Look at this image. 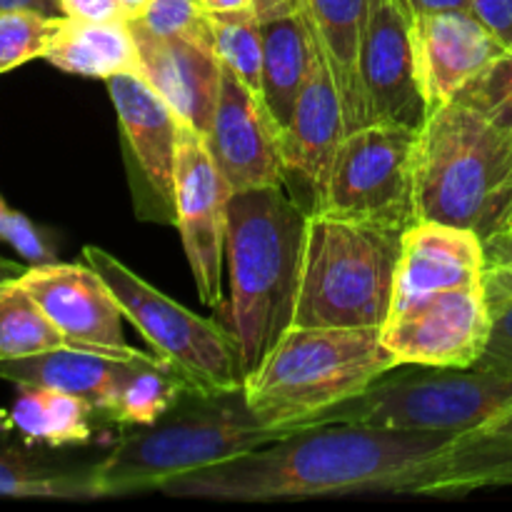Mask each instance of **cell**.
I'll return each instance as SVG.
<instances>
[{
    "mask_svg": "<svg viewBox=\"0 0 512 512\" xmlns=\"http://www.w3.org/2000/svg\"><path fill=\"white\" fill-rule=\"evenodd\" d=\"M485 488L475 430L460 435L328 423L168 480V498L275 503L340 495H468Z\"/></svg>",
    "mask_w": 512,
    "mask_h": 512,
    "instance_id": "1",
    "label": "cell"
},
{
    "mask_svg": "<svg viewBox=\"0 0 512 512\" xmlns=\"http://www.w3.org/2000/svg\"><path fill=\"white\" fill-rule=\"evenodd\" d=\"M308 213L285 188L235 193L228 205V330L240 373H253L293 328Z\"/></svg>",
    "mask_w": 512,
    "mask_h": 512,
    "instance_id": "2",
    "label": "cell"
},
{
    "mask_svg": "<svg viewBox=\"0 0 512 512\" xmlns=\"http://www.w3.org/2000/svg\"><path fill=\"white\" fill-rule=\"evenodd\" d=\"M393 368L380 328L293 325L245 375V403L263 425L308 430Z\"/></svg>",
    "mask_w": 512,
    "mask_h": 512,
    "instance_id": "3",
    "label": "cell"
},
{
    "mask_svg": "<svg viewBox=\"0 0 512 512\" xmlns=\"http://www.w3.org/2000/svg\"><path fill=\"white\" fill-rule=\"evenodd\" d=\"M418 220L470 228L485 240L512 215V133L460 100L428 113L415 163Z\"/></svg>",
    "mask_w": 512,
    "mask_h": 512,
    "instance_id": "4",
    "label": "cell"
},
{
    "mask_svg": "<svg viewBox=\"0 0 512 512\" xmlns=\"http://www.w3.org/2000/svg\"><path fill=\"white\" fill-rule=\"evenodd\" d=\"M300 430L270 428L253 415L243 390L198 398L193 410L165 415L155 425L123 435L110 455L93 465L100 498L150 493L168 480L228 463Z\"/></svg>",
    "mask_w": 512,
    "mask_h": 512,
    "instance_id": "5",
    "label": "cell"
},
{
    "mask_svg": "<svg viewBox=\"0 0 512 512\" xmlns=\"http://www.w3.org/2000/svg\"><path fill=\"white\" fill-rule=\"evenodd\" d=\"M403 230L310 213L293 325L383 328L393 310Z\"/></svg>",
    "mask_w": 512,
    "mask_h": 512,
    "instance_id": "6",
    "label": "cell"
},
{
    "mask_svg": "<svg viewBox=\"0 0 512 512\" xmlns=\"http://www.w3.org/2000/svg\"><path fill=\"white\" fill-rule=\"evenodd\" d=\"M408 365L380 375L363 395L330 410L320 425L355 423L420 433H470L512 405V378L478 368Z\"/></svg>",
    "mask_w": 512,
    "mask_h": 512,
    "instance_id": "7",
    "label": "cell"
},
{
    "mask_svg": "<svg viewBox=\"0 0 512 512\" xmlns=\"http://www.w3.org/2000/svg\"><path fill=\"white\" fill-rule=\"evenodd\" d=\"M83 258L103 275L125 318L148 340L153 353L188 383L193 398L243 390L238 345L228 328L190 313L98 245H85Z\"/></svg>",
    "mask_w": 512,
    "mask_h": 512,
    "instance_id": "8",
    "label": "cell"
},
{
    "mask_svg": "<svg viewBox=\"0 0 512 512\" xmlns=\"http://www.w3.org/2000/svg\"><path fill=\"white\" fill-rule=\"evenodd\" d=\"M418 135V128L395 123H370L345 135L318 213L400 230L413 225Z\"/></svg>",
    "mask_w": 512,
    "mask_h": 512,
    "instance_id": "9",
    "label": "cell"
},
{
    "mask_svg": "<svg viewBox=\"0 0 512 512\" xmlns=\"http://www.w3.org/2000/svg\"><path fill=\"white\" fill-rule=\"evenodd\" d=\"M118 113L128 183L140 220L175 225V173L183 120L140 75L105 80Z\"/></svg>",
    "mask_w": 512,
    "mask_h": 512,
    "instance_id": "10",
    "label": "cell"
},
{
    "mask_svg": "<svg viewBox=\"0 0 512 512\" xmlns=\"http://www.w3.org/2000/svg\"><path fill=\"white\" fill-rule=\"evenodd\" d=\"M230 198L233 190L210 158L205 138L183 123L175 173V228L183 240L195 288L208 308H218L223 300Z\"/></svg>",
    "mask_w": 512,
    "mask_h": 512,
    "instance_id": "11",
    "label": "cell"
},
{
    "mask_svg": "<svg viewBox=\"0 0 512 512\" xmlns=\"http://www.w3.org/2000/svg\"><path fill=\"white\" fill-rule=\"evenodd\" d=\"M490 333L483 283L445 290L413 308L390 313L380 328L398 365L473 368Z\"/></svg>",
    "mask_w": 512,
    "mask_h": 512,
    "instance_id": "12",
    "label": "cell"
},
{
    "mask_svg": "<svg viewBox=\"0 0 512 512\" xmlns=\"http://www.w3.org/2000/svg\"><path fill=\"white\" fill-rule=\"evenodd\" d=\"M70 348L138 358L123 335V308L103 275L90 265L43 263L18 275Z\"/></svg>",
    "mask_w": 512,
    "mask_h": 512,
    "instance_id": "13",
    "label": "cell"
},
{
    "mask_svg": "<svg viewBox=\"0 0 512 512\" xmlns=\"http://www.w3.org/2000/svg\"><path fill=\"white\" fill-rule=\"evenodd\" d=\"M345 135L348 125H345L340 93L315 43L310 78L295 103L288 125L280 133L285 170L283 188L308 215L323 208L330 170Z\"/></svg>",
    "mask_w": 512,
    "mask_h": 512,
    "instance_id": "14",
    "label": "cell"
},
{
    "mask_svg": "<svg viewBox=\"0 0 512 512\" xmlns=\"http://www.w3.org/2000/svg\"><path fill=\"white\" fill-rule=\"evenodd\" d=\"M203 138L233 195L283 188L285 170L278 123L270 115L263 95L250 90L225 68L213 123Z\"/></svg>",
    "mask_w": 512,
    "mask_h": 512,
    "instance_id": "15",
    "label": "cell"
},
{
    "mask_svg": "<svg viewBox=\"0 0 512 512\" xmlns=\"http://www.w3.org/2000/svg\"><path fill=\"white\" fill-rule=\"evenodd\" d=\"M360 75L370 123L423 128L428 108L415 65L413 13L405 0H368Z\"/></svg>",
    "mask_w": 512,
    "mask_h": 512,
    "instance_id": "16",
    "label": "cell"
},
{
    "mask_svg": "<svg viewBox=\"0 0 512 512\" xmlns=\"http://www.w3.org/2000/svg\"><path fill=\"white\" fill-rule=\"evenodd\" d=\"M418 83L428 113L458 98L505 45L470 10H435L413 15Z\"/></svg>",
    "mask_w": 512,
    "mask_h": 512,
    "instance_id": "17",
    "label": "cell"
},
{
    "mask_svg": "<svg viewBox=\"0 0 512 512\" xmlns=\"http://www.w3.org/2000/svg\"><path fill=\"white\" fill-rule=\"evenodd\" d=\"M485 268V243L475 230L415 220L403 230L390 313L413 308L445 290L483 283Z\"/></svg>",
    "mask_w": 512,
    "mask_h": 512,
    "instance_id": "18",
    "label": "cell"
},
{
    "mask_svg": "<svg viewBox=\"0 0 512 512\" xmlns=\"http://www.w3.org/2000/svg\"><path fill=\"white\" fill-rule=\"evenodd\" d=\"M140 58V78L173 108L183 123L205 135L213 123L223 65L208 45L185 38H163L138 20H128Z\"/></svg>",
    "mask_w": 512,
    "mask_h": 512,
    "instance_id": "19",
    "label": "cell"
},
{
    "mask_svg": "<svg viewBox=\"0 0 512 512\" xmlns=\"http://www.w3.org/2000/svg\"><path fill=\"white\" fill-rule=\"evenodd\" d=\"M150 358H155V353L118 358V355L65 345V348L30 355V358L0 360V380H8L13 385H45V388L78 395L85 403L93 405L95 415L110 418L130 375Z\"/></svg>",
    "mask_w": 512,
    "mask_h": 512,
    "instance_id": "20",
    "label": "cell"
},
{
    "mask_svg": "<svg viewBox=\"0 0 512 512\" xmlns=\"http://www.w3.org/2000/svg\"><path fill=\"white\" fill-rule=\"evenodd\" d=\"M310 33L328 63L343 103L348 133L370 125L360 58H363L368 0H303Z\"/></svg>",
    "mask_w": 512,
    "mask_h": 512,
    "instance_id": "21",
    "label": "cell"
},
{
    "mask_svg": "<svg viewBox=\"0 0 512 512\" xmlns=\"http://www.w3.org/2000/svg\"><path fill=\"white\" fill-rule=\"evenodd\" d=\"M315 38L305 13L263 23V100L280 133L293 115L295 103L310 78Z\"/></svg>",
    "mask_w": 512,
    "mask_h": 512,
    "instance_id": "22",
    "label": "cell"
},
{
    "mask_svg": "<svg viewBox=\"0 0 512 512\" xmlns=\"http://www.w3.org/2000/svg\"><path fill=\"white\" fill-rule=\"evenodd\" d=\"M45 60L58 70L83 78L108 80L113 75H140L138 45L128 20L85 23L68 18Z\"/></svg>",
    "mask_w": 512,
    "mask_h": 512,
    "instance_id": "23",
    "label": "cell"
},
{
    "mask_svg": "<svg viewBox=\"0 0 512 512\" xmlns=\"http://www.w3.org/2000/svg\"><path fill=\"white\" fill-rule=\"evenodd\" d=\"M13 405H10V423L23 438L45 443L50 448L88 443L93 428L90 418L95 415L93 405L78 395L63 390L45 388V385H15Z\"/></svg>",
    "mask_w": 512,
    "mask_h": 512,
    "instance_id": "24",
    "label": "cell"
},
{
    "mask_svg": "<svg viewBox=\"0 0 512 512\" xmlns=\"http://www.w3.org/2000/svg\"><path fill=\"white\" fill-rule=\"evenodd\" d=\"M0 498L100 500L93 468L68 470L18 448H0Z\"/></svg>",
    "mask_w": 512,
    "mask_h": 512,
    "instance_id": "25",
    "label": "cell"
},
{
    "mask_svg": "<svg viewBox=\"0 0 512 512\" xmlns=\"http://www.w3.org/2000/svg\"><path fill=\"white\" fill-rule=\"evenodd\" d=\"M65 345L68 340L23 283L18 278L0 280V360L30 358Z\"/></svg>",
    "mask_w": 512,
    "mask_h": 512,
    "instance_id": "26",
    "label": "cell"
},
{
    "mask_svg": "<svg viewBox=\"0 0 512 512\" xmlns=\"http://www.w3.org/2000/svg\"><path fill=\"white\" fill-rule=\"evenodd\" d=\"M183 398H193L188 383L163 358H150L135 368L108 420L148 428L170 413Z\"/></svg>",
    "mask_w": 512,
    "mask_h": 512,
    "instance_id": "27",
    "label": "cell"
},
{
    "mask_svg": "<svg viewBox=\"0 0 512 512\" xmlns=\"http://www.w3.org/2000/svg\"><path fill=\"white\" fill-rule=\"evenodd\" d=\"M213 50L225 70L263 95V23L253 10L210 15Z\"/></svg>",
    "mask_w": 512,
    "mask_h": 512,
    "instance_id": "28",
    "label": "cell"
},
{
    "mask_svg": "<svg viewBox=\"0 0 512 512\" xmlns=\"http://www.w3.org/2000/svg\"><path fill=\"white\" fill-rule=\"evenodd\" d=\"M68 15L40 10H5L0 13V75L35 58H45Z\"/></svg>",
    "mask_w": 512,
    "mask_h": 512,
    "instance_id": "29",
    "label": "cell"
},
{
    "mask_svg": "<svg viewBox=\"0 0 512 512\" xmlns=\"http://www.w3.org/2000/svg\"><path fill=\"white\" fill-rule=\"evenodd\" d=\"M460 103L470 105L500 128L512 133V45L505 48L483 73L475 75L458 93Z\"/></svg>",
    "mask_w": 512,
    "mask_h": 512,
    "instance_id": "30",
    "label": "cell"
},
{
    "mask_svg": "<svg viewBox=\"0 0 512 512\" xmlns=\"http://www.w3.org/2000/svg\"><path fill=\"white\" fill-rule=\"evenodd\" d=\"M133 20L163 38H185L213 48L210 13L200 8L198 0H150L145 13Z\"/></svg>",
    "mask_w": 512,
    "mask_h": 512,
    "instance_id": "31",
    "label": "cell"
},
{
    "mask_svg": "<svg viewBox=\"0 0 512 512\" xmlns=\"http://www.w3.org/2000/svg\"><path fill=\"white\" fill-rule=\"evenodd\" d=\"M473 368L512 378V298L490 305V333Z\"/></svg>",
    "mask_w": 512,
    "mask_h": 512,
    "instance_id": "32",
    "label": "cell"
},
{
    "mask_svg": "<svg viewBox=\"0 0 512 512\" xmlns=\"http://www.w3.org/2000/svg\"><path fill=\"white\" fill-rule=\"evenodd\" d=\"M0 240H5L28 263H55V255L50 250L48 240L43 238V233L23 213L10 208L3 198H0Z\"/></svg>",
    "mask_w": 512,
    "mask_h": 512,
    "instance_id": "33",
    "label": "cell"
},
{
    "mask_svg": "<svg viewBox=\"0 0 512 512\" xmlns=\"http://www.w3.org/2000/svg\"><path fill=\"white\" fill-rule=\"evenodd\" d=\"M483 430L490 440V450H493L498 488H508L512 485V405L488 425H483Z\"/></svg>",
    "mask_w": 512,
    "mask_h": 512,
    "instance_id": "34",
    "label": "cell"
},
{
    "mask_svg": "<svg viewBox=\"0 0 512 512\" xmlns=\"http://www.w3.org/2000/svg\"><path fill=\"white\" fill-rule=\"evenodd\" d=\"M470 13L505 45H512V0H470Z\"/></svg>",
    "mask_w": 512,
    "mask_h": 512,
    "instance_id": "35",
    "label": "cell"
},
{
    "mask_svg": "<svg viewBox=\"0 0 512 512\" xmlns=\"http://www.w3.org/2000/svg\"><path fill=\"white\" fill-rule=\"evenodd\" d=\"M63 15L85 23H110V20H128L123 8L115 0H58Z\"/></svg>",
    "mask_w": 512,
    "mask_h": 512,
    "instance_id": "36",
    "label": "cell"
},
{
    "mask_svg": "<svg viewBox=\"0 0 512 512\" xmlns=\"http://www.w3.org/2000/svg\"><path fill=\"white\" fill-rule=\"evenodd\" d=\"M483 288L485 298H488V308L490 305H498L500 300L512 298V263L485 268Z\"/></svg>",
    "mask_w": 512,
    "mask_h": 512,
    "instance_id": "37",
    "label": "cell"
},
{
    "mask_svg": "<svg viewBox=\"0 0 512 512\" xmlns=\"http://www.w3.org/2000/svg\"><path fill=\"white\" fill-rule=\"evenodd\" d=\"M485 263H488V268L490 265L512 263V223L485 240Z\"/></svg>",
    "mask_w": 512,
    "mask_h": 512,
    "instance_id": "38",
    "label": "cell"
},
{
    "mask_svg": "<svg viewBox=\"0 0 512 512\" xmlns=\"http://www.w3.org/2000/svg\"><path fill=\"white\" fill-rule=\"evenodd\" d=\"M300 10H303V0H253V13L258 15L260 23L295 15Z\"/></svg>",
    "mask_w": 512,
    "mask_h": 512,
    "instance_id": "39",
    "label": "cell"
},
{
    "mask_svg": "<svg viewBox=\"0 0 512 512\" xmlns=\"http://www.w3.org/2000/svg\"><path fill=\"white\" fill-rule=\"evenodd\" d=\"M5 10H40L48 15H63L55 0H0V13Z\"/></svg>",
    "mask_w": 512,
    "mask_h": 512,
    "instance_id": "40",
    "label": "cell"
},
{
    "mask_svg": "<svg viewBox=\"0 0 512 512\" xmlns=\"http://www.w3.org/2000/svg\"><path fill=\"white\" fill-rule=\"evenodd\" d=\"M410 8V13H435V10H453L463 8L468 10L470 0H405Z\"/></svg>",
    "mask_w": 512,
    "mask_h": 512,
    "instance_id": "41",
    "label": "cell"
},
{
    "mask_svg": "<svg viewBox=\"0 0 512 512\" xmlns=\"http://www.w3.org/2000/svg\"><path fill=\"white\" fill-rule=\"evenodd\" d=\"M205 13H240V10H253V0H198Z\"/></svg>",
    "mask_w": 512,
    "mask_h": 512,
    "instance_id": "42",
    "label": "cell"
},
{
    "mask_svg": "<svg viewBox=\"0 0 512 512\" xmlns=\"http://www.w3.org/2000/svg\"><path fill=\"white\" fill-rule=\"evenodd\" d=\"M115 3L123 8L125 18L133 20V18H140V15L145 13V8L150 5V0H115Z\"/></svg>",
    "mask_w": 512,
    "mask_h": 512,
    "instance_id": "43",
    "label": "cell"
},
{
    "mask_svg": "<svg viewBox=\"0 0 512 512\" xmlns=\"http://www.w3.org/2000/svg\"><path fill=\"white\" fill-rule=\"evenodd\" d=\"M23 273H25L23 265H15V263H10V260L0 258V280H3V278H18V275H23Z\"/></svg>",
    "mask_w": 512,
    "mask_h": 512,
    "instance_id": "44",
    "label": "cell"
},
{
    "mask_svg": "<svg viewBox=\"0 0 512 512\" xmlns=\"http://www.w3.org/2000/svg\"><path fill=\"white\" fill-rule=\"evenodd\" d=\"M508 223H512V215H510V218H508ZM508 223H505V225H508ZM505 225H503V228H505Z\"/></svg>",
    "mask_w": 512,
    "mask_h": 512,
    "instance_id": "45",
    "label": "cell"
},
{
    "mask_svg": "<svg viewBox=\"0 0 512 512\" xmlns=\"http://www.w3.org/2000/svg\"><path fill=\"white\" fill-rule=\"evenodd\" d=\"M55 3H58V0H55Z\"/></svg>",
    "mask_w": 512,
    "mask_h": 512,
    "instance_id": "46",
    "label": "cell"
}]
</instances>
